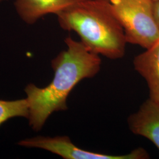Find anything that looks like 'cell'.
<instances>
[{
  "instance_id": "8fae6325",
  "label": "cell",
  "mask_w": 159,
  "mask_h": 159,
  "mask_svg": "<svg viewBox=\"0 0 159 159\" xmlns=\"http://www.w3.org/2000/svg\"><path fill=\"white\" fill-rule=\"evenodd\" d=\"M153 2H157V1H159V0H152Z\"/></svg>"
},
{
  "instance_id": "8992f818",
  "label": "cell",
  "mask_w": 159,
  "mask_h": 159,
  "mask_svg": "<svg viewBox=\"0 0 159 159\" xmlns=\"http://www.w3.org/2000/svg\"><path fill=\"white\" fill-rule=\"evenodd\" d=\"M82 0H16L17 15L24 23L32 25L48 14L57 15Z\"/></svg>"
},
{
  "instance_id": "3957f363",
  "label": "cell",
  "mask_w": 159,
  "mask_h": 159,
  "mask_svg": "<svg viewBox=\"0 0 159 159\" xmlns=\"http://www.w3.org/2000/svg\"><path fill=\"white\" fill-rule=\"evenodd\" d=\"M127 43L148 49L159 40L152 0H110Z\"/></svg>"
},
{
  "instance_id": "6da1fadb",
  "label": "cell",
  "mask_w": 159,
  "mask_h": 159,
  "mask_svg": "<svg viewBox=\"0 0 159 159\" xmlns=\"http://www.w3.org/2000/svg\"><path fill=\"white\" fill-rule=\"evenodd\" d=\"M65 43L67 50L51 61L54 76L51 83L43 88L30 84L25 89L29 125L36 131L43 128L52 113L67 110V99L74 87L82 80L94 77L100 70L98 54L90 51L81 41L68 37Z\"/></svg>"
},
{
  "instance_id": "7a4b0ae2",
  "label": "cell",
  "mask_w": 159,
  "mask_h": 159,
  "mask_svg": "<svg viewBox=\"0 0 159 159\" xmlns=\"http://www.w3.org/2000/svg\"><path fill=\"white\" fill-rule=\"evenodd\" d=\"M56 16L60 27L75 31L90 51L110 59L124 56L125 34L110 0H82Z\"/></svg>"
},
{
  "instance_id": "277c9868",
  "label": "cell",
  "mask_w": 159,
  "mask_h": 159,
  "mask_svg": "<svg viewBox=\"0 0 159 159\" xmlns=\"http://www.w3.org/2000/svg\"><path fill=\"white\" fill-rule=\"evenodd\" d=\"M26 148H40L66 159H146L150 156L143 148H137L124 155H111L85 150L76 146L67 136H37L18 143Z\"/></svg>"
},
{
  "instance_id": "52a82bcc",
  "label": "cell",
  "mask_w": 159,
  "mask_h": 159,
  "mask_svg": "<svg viewBox=\"0 0 159 159\" xmlns=\"http://www.w3.org/2000/svg\"><path fill=\"white\" fill-rule=\"evenodd\" d=\"M133 64L148 83L150 98L159 102V40L135 57Z\"/></svg>"
},
{
  "instance_id": "ba28073f",
  "label": "cell",
  "mask_w": 159,
  "mask_h": 159,
  "mask_svg": "<svg viewBox=\"0 0 159 159\" xmlns=\"http://www.w3.org/2000/svg\"><path fill=\"white\" fill-rule=\"evenodd\" d=\"M16 117L29 118V107L27 99L11 101L0 100V125L8 120Z\"/></svg>"
},
{
  "instance_id": "30bf717a",
  "label": "cell",
  "mask_w": 159,
  "mask_h": 159,
  "mask_svg": "<svg viewBox=\"0 0 159 159\" xmlns=\"http://www.w3.org/2000/svg\"><path fill=\"white\" fill-rule=\"evenodd\" d=\"M7 1V0H0V4L3 2H4V1Z\"/></svg>"
},
{
  "instance_id": "5b68a950",
  "label": "cell",
  "mask_w": 159,
  "mask_h": 159,
  "mask_svg": "<svg viewBox=\"0 0 159 159\" xmlns=\"http://www.w3.org/2000/svg\"><path fill=\"white\" fill-rule=\"evenodd\" d=\"M130 130L153 143L159 150V102L150 98L128 119Z\"/></svg>"
},
{
  "instance_id": "9c48e42d",
  "label": "cell",
  "mask_w": 159,
  "mask_h": 159,
  "mask_svg": "<svg viewBox=\"0 0 159 159\" xmlns=\"http://www.w3.org/2000/svg\"><path fill=\"white\" fill-rule=\"evenodd\" d=\"M153 11L154 19L159 30V1L154 2Z\"/></svg>"
}]
</instances>
